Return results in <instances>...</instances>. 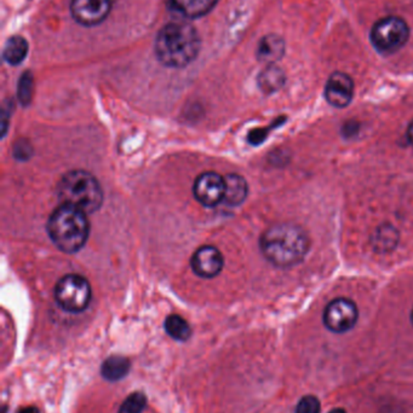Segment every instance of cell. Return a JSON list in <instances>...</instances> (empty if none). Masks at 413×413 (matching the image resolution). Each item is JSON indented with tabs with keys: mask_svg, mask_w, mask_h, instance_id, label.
<instances>
[{
	"mask_svg": "<svg viewBox=\"0 0 413 413\" xmlns=\"http://www.w3.org/2000/svg\"><path fill=\"white\" fill-rule=\"evenodd\" d=\"M259 247L271 265L290 269L305 259L310 249V238L303 227L284 222L266 230L259 240Z\"/></svg>",
	"mask_w": 413,
	"mask_h": 413,
	"instance_id": "1",
	"label": "cell"
},
{
	"mask_svg": "<svg viewBox=\"0 0 413 413\" xmlns=\"http://www.w3.org/2000/svg\"><path fill=\"white\" fill-rule=\"evenodd\" d=\"M155 55L169 68H184L197 58L202 41L198 31L184 21L165 24L155 38Z\"/></svg>",
	"mask_w": 413,
	"mask_h": 413,
	"instance_id": "2",
	"label": "cell"
},
{
	"mask_svg": "<svg viewBox=\"0 0 413 413\" xmlns=\"http://www.w3.org/2000/svg\"><path fill=\"white\" fill-rule=\"evenodd\" d=\"M89 230L86 213L70 205H60L48 221L50 238L63 253L79 252L89 238Z\"/></svg>",
	"mask_w": 413,
	"mask_h": 413,
	"instance_id": "3",
	"label": "cell"
},
{
	"mask_svg": "<svg viewBox=\"0 0 413 413\" xmlns=\"http://www.w3.org/2000/svg\"><path fill=\"white\" fill-rule=\"evenodd\" d=\"M61 205H70L90 214L96 212L103 202V191L96 178L85 171L66 173L57 184Z\"/></svg>",
	"mask_w": 413,
	"mask_h": 413,
	"instance_id": "4",
	"label": "cell"
},
{
	"mask_svg": "<svg viewBox=\"0 0 413 413\" xmlns=\"http://www.w3.org/2000/svg\"><path fill=\"white\" fill-rule=\"evenodd\" d=\"M409 38V26L400 17H385L377 21L371 29L372 45L383 55L397 53L407 43Z\"/></svg>",
	"mask_w": 413,
	"mask_h": 413,
	"instance_id": "5",
	"label": "cell"
},
{
	"mask_svg": "<svg viewBox=\"0 0 413 413\" xmlns=\"http://www.w3.org/2000/svg\"><path fill=\"white\" fill-rule=\"evenodd\" d=\"M55 297L60 307L67 312H83L91 300V286L85 278L68 274L57 283Z\"/></svg>",
	"mask_w": 413,
	"mask_h": 413,
	"instance_id": "6",
	"label": "cell"
},
{
	"mask_svg": "<svg viewBox=\"0 0 413 413\" xmlns=\"http://www.w3.org/2000/svg\"><path fill=\"white\" fill-rule=\"evenodd\" d=\"M359 318L355 302L345 297H338L330 302L324 311V324L330 331L347 333L357 324Z\"/></svg>",
	"mask_w": 413,
	"mask_h": 413,
	"instance_id": "7",
	"label": "cell"
},
{
	"mask_svg": "<svg viewBox=\"0 0 413 413\" xmlns=\"http://www.w3.org/2000/svg\"><path fill=\"white\" fill-rule=\"evenodd\" d=\"M115 1L117 0H72L70 12L78 23L93 27L107 18Z\"/></svg>",
	"mask_w": 413,
	"mask_h": 413,
	"instance_id": "8",
	"label": "cell"
},
{
	"mask_svg": "<svg viewBox=\"0 0 413 413\" xmlns=\"http://www.w3.org/2000/svg\"><path fill=\"white\" fill-rule=\"evenodd\" d=\"M224 189V178L215 172H206L197 178L193 186V193L202 205L205 207H215L219 202L223 201Z\"/></svg>",
	"mask_w": 413,
	"mask_h": 413,
	"instance_id": "9",
	"label": "cell"
},
{
	"mask_svg": "<svg viewBox=\"0 0 413 413\" xmlns=\"http://www.w3.org/2000/svg\"><path fill=\"white\" fill-rule=\"evenodd\" d=\"M354 96V81L345 73H333L325 86V98L335 108L350 104Z\"/></svg>",
	"mask_w": 413,
	"mask_h": 413,
	"instance_id": "10",
	"label": "cell"
},
{
	"mask_svg": "<svg viewBox=\"0 0 413 413\" xmlns=\"http://www.w3.org/2000/svg\"><path fill=\"white\" fill-rule=\"evenodd\" d=\"M192 269L199 277H216L223 269L222 254L215 247L204 245L193 254Z\"/></svg>",
	"mask_w": 413,
	"mask_h": 413,
	"instance_id": "11",
	"label": "cell"
},
{
	"mask_svg": "<svg viewBox=\"0 0 413 413\" xmlns=\"http://www.w3.org/2000/svg\"><path fill=\"white\" fill-rule=\"evenodd\" d=\"M285 41L276 34H268L259 41L257 48V58L266 65H276L285 55Z\"/></svg>",
	"mask_w": 413,
	"mask_h": 413,
	"instance_id": "12",
	"label": "cell"
},
{
	"mask_svg": "<svg viewBox=\"0 0 413 413\" xmlns=\"http://www.w3.org/2000/svg\"><path fill=\"white\" fill-rule=\"evenodd\" d=\"M171 6L187 18H199L215 8L219 0H169Z\"/></svg>",
	"mask_w": 413,
	"mask_h": 413,
	"instance_id": "13",
	"label": "cell"
},
{
	"mask_svg": "<svg viewBox=\"0 0 413 413\" xmlns=\"http://www.w3.org/2000/svg\"><path fill=\"white\" fill-rule=\"evenodd\" d=\"M224 183L226 189L223 201L229 205H241L249 193L246 181L238 174H228L227 177H224Z\"/></svg>",
	"mask_w": 413,
	"mask_h": 413,
	"instance_id": "14",
	"label": "cell"
},
{
	"mask_svg": "<svg viewBox=\"0 0 413 413\" xmlns=\"http://www.w3.org/2000/svg\"><path fill=\"white\" fill-rule=\"evenodd\" d=\"M131 369L129 359L122 355H112L107 358L101 366V375L105 380L110 382L120 381L127 376Z\"/></svg>",
	"mask_w": 413,
	"mask_h": 413,
	"instance_id": "15",
	"label": "cell"
},
{
	"mask_svg": "<svg viewBox=\"0 0 413 413\" xmlns=\"http://www.w3.org/2000/svg\"><path fill=\"white\" fill-rule=\"evenodd\" d=\"M286 75L284 70L276 65H267L258 75V86L261 91L267 95L279 91L285 85Z\"/></svg>",
	"mask_w": 413,
	"mask_h": 413,
	"instance_id": "16",
	"label": "cell"
},
{
	"mask_svg": "<svg viewBox=\"0 0 413 413\" xmlns=\"http://www.w3.org/2000/svg\"><path fill=\"white\" fill-rule=\"evenodd\" d=\"M27 53H28V43L25 38L19 36L10 38L6 41L4 50H3L4 60L8 62L9 65H11L22 63L27 56Z\"/></svg>",
	"mask_w": 413,
	"mask_h": 413,
	"instance_id": "17",
	"label": "cell"
},
{
	"mask_svg": "<svg viewBox=\"0 0 413 413\" xmlns=\"http://www.w3.org/2000/svg\"><path fill=\"white\" fill-rule=\"evenodd\" d=\"M165 331L176 341L184 342L192 336L191 325L179 314H171L165 321Z\"/></svg>",
	"mask_w": 413,
	"mask_h": 413,
	"instance_id": "18",
	"label": "cell"
},
{
	"mask_svg": "<svg viewBox=\"0 0 413 413\" xmlns=\"http://www.w3.org/2000/svg\"><path fill=\"white\" fill-rule=\"evenodd\" d=\"M399 241V235L393 226H382L373 236V247L378 252H389L395 248Z\"/></svg>",
	"mask_w": 413,
	"mask_h": 413,
	"instance_id": "19",
	"label": "cell"
},
{
	"mask_svg": "<svg viewBox=\"0 0 413 413\" xmlns=\"http://www.w3.org/2000/svg\"><path fill=\"white\" fill-rule=\"evenodd\" d=\"M147 397L141 392L130 394L122 402L117 413H142L146 409Z\"/></svg>",
	"mask_w": 413,
	"mask_h": 413,
	"instance_id": "20",
	"label": "cell"
},
{
	"mask_svg": "<svg viewBox=\"0 0 413 413\" xmlns=\"http://www.w3.org/2000/svg\"><path fill=\"white\" fill-rule=\"evenodd\" d=\"M33 77L29 72H26L19 81V100L23 105H28L32 100Z\"/></svg>",
	"mask_w": 413,
	"mask_h": 413,
	"instance_id": "21",
	"label": "cell"
},
{
	"mask_svg": "<svg viewBox=\"0 0 413 413\" xmlns=\"http://www.w3.org/2000/svg\"><path fill=\"white\" fill-rule=\"evenodd\" d=\"M321 405L319 399L313 395H305L297 404L295 413H320Z\"/></svg>",
	"mask_w": 413,
	"mask_h": 413,
	"instance_id": "22",
	"label": "cell"
},
{
	"mask_svg": "<svg viewBox=\"0 0 413 413\" xmlns=\"http://www.w3.org/2000/svg\"><path fill=\"white\" fill-rule=\"evenodd\" d=\"M19 413H41L39 409L36 406H27V407H23L19 411Z\"/></svg>",
	"mask_w": 413,
	"mask_h": 413,
	"instance_id": "23",
	"label": "cell"
},
{
	"mask_svg": "<svg viewBox=\"0 0 413 413\" xmlns=\"http://www.w3.org/2000/svg\"><path fill=\"white\" fill-rule=\"evenodd\" d=\"M406 136H407V141H409V144L413 146V120L411 121V124H409Z\"/></svg>",
	"mask_w": 413,
	"mask_h": 413,
	"instance_id": "24",
	"label": "cell"
},
{
	"mask_svg": "<svg viewBox=\"0 0 413 413\" xmlns=\"http://www.w3.org/2000/svg\"><path fill=\"white\" fill-rule=\"evenodd\" d=\"M328 413H347V412H345V409H340V407H338V409H331V411H330V412Z\"/></svg>",
	"mask_w": 413,
	"mask_h": 413,
	"instance_id": "25",
	"label": "cell"
},
{
	"mask_svg": "<svg viewBox=\"0 0 413 413\" xmlns=\"http://www.w3.org/2000/svg\"><path fill=\"white\" fill-rule=\"evenodd\" d=\"M411 323H412L413 325V309L412 311H411Z\"/></svg>",
	"mask_w": 413,
	"mask_h": 413,
	"instance_id": "26",
	"label": "cell"
}]
</instances>
